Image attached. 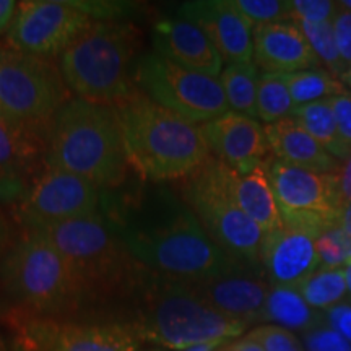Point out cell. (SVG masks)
<instances>
[{
    "mask_svg": "<svg viewBox=\"0 0 351 351\" xmlns=\"http://www.w3.org/2000/svg\"><path fill=\"white\" fill-rule=\"evenodd\" d=\"M7 315H8V306H7L5 298L2 295V291H0V322H2V320H7Z\"/></svg>",
    "mask_w": 351,
    "mask_h": 351,
    "instance_id": "obj_46",
    "label": "cell"
},
{
    "mask_svg": "<svg viewBox=\"0 0 351 351\" xmlns=\"http://www.w3.org/2000/svg\"><path fill=\"white\" fill-rule=\"evenodd\" d=\"M223 343H205V345H197L192 346V348L184 350V351H217Z\"/></svg>",
    "mask_w": 351,
    "mask_h": 351,
    "instance_id": "obj_45",
    "label": "cell"
},
{
    "mask_svg": "<svg viewBox=\"0 0 351 351\" xmlns=\"http://www.w3.org/2000/svg\"><path fill=\"white\" fill-rule=\"evenodd\" d=\"M179 16L199 26L223 62L249 64L254 59L252 25L232 0H192L179 7Z\"/></svg>",
    "mask_w": 351,
    "mask_h": 351,
    "instance_id": "obj_16",
    "label": "cell"
},
{
    "mask_svg": "<svg viewBox=\"0 0 351 351\" xmlns=\"http://www.w3.org/2000/svg\"><path fill=\"white\" fill-rule=\"evenodd\" d=\"M341 7H345L346 10L351 12V0H341V2H339Z\"/></svg>",
    "mask_w": 351,
    "mask_h": 351,
    "instance_id": "obj_49",
    "label": "cell"
},
{
    "mask_svg": "<svg viewBox=\"0 0 351 351\" xmlns=\"http://www.w3.org/2000/svg\"><path fill=\"white\" fill-rule=\"evenodd\" d=\"M29 186L20 179L0 173V204H16L19 205L28 192Z\"/></svg>",
    "mask_w": 351,
    "mask_h": 351,
    "instance_id": "obj_40",
    "label": "cell"
},
{
    "mask_svg": "<svg viewBox=\"0 0 351 351\" xmlns=\"http://www.w3.org/2000/svg\"><path fill=\"white\" fill-rule=\"evenodd\" d=\"M304 345L307 351H351L350 341L327 326L304 333Z\"/></svg>",
    "mask_w": 351,
    "mask_h": 351,
    "instance_id": "obj_35",
    "label": "cell"
},
{
    "mask_svg": "<svg viewBox=\"0 0 351 351\" xmlns=\"http://www.w3.org/2000/svg\"><path fill=\"white\" fill-rule=\"evenodd\" d=\"M0 351H10V348H8V345H7V341L2 339V337H0Z\"/></svg>",
    "mask_w": 351,
    "mask_h": 351,
    "instance_id": "obj_48",
    "label": "cell"
},
{
    "mask_svg": "<svg viewBox=\"0 0 351 351\" xmlns=\"http://www.w3.org/2000/svg\"><path fill=\"white\" fill-rule=\"evenodd\" d=\"M298 293L315 311H327L346 298L345 269H319L296 287Z\"/></svg>",
    "mask_w": 351,
    "mask_h": 351,
    "instance_id": "obj_28",
    "label": "cell"
},
{
    "mask_svg": "<svg viewBox=\"0 0 351 351\" xmlns=\"http://www.w3.org/2000/svg\"><path fill=\"white\" fill-rule=\"evenodd\" d=\"M140 32L125 20H98L60 54L59 67L78 99L116 108L138 90Z\"/></svg>",
    "mask_w": 351,
    "mask_h": 351,
    "instance_id": "obj_7",
    "label": "cell"
},
{
    "mask_svg": "<svg viewBox=\"0 0 351 351\" xmlns=\"http://www.w3.org/2000/svg\"><path fill=\"white\" fill-rule=\"evenodd\" d=\"M287 83L278 73H261L257 88V117L267 124H274L296 111Z\"/></svg>",
    "mask_w": 351,
    "mask_h": 351,
    "instance_id": "obj_29",
    "label": "cell"
},
{
    "mask_svg": "<svg viewBox=\"0 0 351 351\" xmlns=\"http://www.w3.org/2000/svg\"><path fill=\"white\" fill-rule=\"evenodd\" d=\"M271 156L296 168L328 174L339 168L340 161L306 132L293 117L265 125Z\"/></svg>",
    "mask_w": 351,
    "mask_h": 351,
    "instance_id": "obj_22",
    "label": "cell"
},
{
    "mask_svg": "<svg viewBox=\"0 0 351 351\" xmlns=\"http://www.w3.org/2000/svg\"><path fill=\"white\" fill-rule=\"evenodd\" d=\"M322 315L324 326L333 328L351 343V301L340 302V304L324 311Z\"/></svg>",
    "mask_w": 351,
    "mask_h": 351,
    "instance_id": "obj_39",
    "label": "cell"
},
{
    "mask_svg": "<svg viewBox=\"0 0 351 351\" xmlns=\"http://www.w3.org/2000/svg\"><path fill=\"white\" fill-rule=\"evenodd\" d=\"M254 60L263 73H293L322 67L296 23L258 25L252 29Z\"/></svg>",
    "mask_w": 351,
    "mask_h": 351,
    "instance_id": "obj_19",
    "label": "cell"
},
{
    "mask_svg": "<svg viewBox=\"0 0 351 351\" xmlns=\"http://www.w3.org/2000/svg\"><path fill=\"white\" fill-rule=\"evenodd\" d=\"M47 138L0 119V173L32 182L46 169Z\"/></svg>",
    "mask_w": 351,
    "mask_h": 351,
    "instance_id": "obj_23",
    "label": "cell"
},
{
    "mask_svg": "<svg viewBox=\"0 0 351 351\" xmlns=\"http://www.w3.org/2000/svg\"><path fill=\"white\" fill-rule=\"evenodd\" d=\"M257 65L249 64H230L223 69L219 75L223 91H225L228 106L232 112L243 116L257 117V88H258Z\"/></svg>",
    "mask_w": 351,
    "mask_h": 351,
    "instance_id": "obj_26",
    "label": "cell"
},
{
    "mask_svg": "<svg viewBox=\"0 0 351 351\" xmlns=\"http://www.w3.org/2000/svg\"><path fill=\"white\" fill-rule=\"evenodd\" d=\"M103 212V191L80 176L46 166L16 205L21 228L93 217Z\"/></svg>",
    "mask_w": 351,
    "mask_h": 351,
    "instance_id": "obj_14",
    "label": "cell"
},
{
    "mask_svg": "<svg viewBox=\"0 0 351 351\" xmlns=\"http://www.w3.org/2000/svg\"><path fill=\"white\" fill-rule=\"evenodd\" d=\"M95 19L77 0L20 2L7 33L8 47L39 57L60 56Z\"/></svg>",
    "mask_w": 351,
    "mask_h": 351,
    "instance_id": "obj_12",
    "label": "cell"
},
{
    "mask_svg": "<svg viewBox=\"0 0 351 351\" xmlns=\"http://www.w3.org/2000/svg\"><path fill=\"white\" fill-rule=\"evenodd\" d=\"M116 111L130 166L147 181L187 179L212 156L199 124L160 106L140 90L117 104Z\"/></svg>",
    "mask_w": 351,
    "mask_h": 351,
    "instance_id": "obj_4",
    "label": "cell"
},
{
    "mask_svg": "<svg viewBox=\"0 0 351 351\" xmlns=\"http://www.w3.org/2000/svg\"><path fill=\"white\" fill-rule=\"evenodd\" d=\"M70 99L72 91L54 60L0 49V119L47 138L52 121Z\"/></svg>",
    "mask_w": 351,
    "mask_h": 351,
    "instance_id": "obj_8",
    "label": "cell"
},
{
    "mask_svg": "<svg viewBox=\"0 0 351 351\" xmlns=\"http://www.w3.org/2000/svg\"><path fill=\"white\" fill-rule=\"evenodd\" d=\"M181 197L195 213L202 228L228 256L247 267L261 269L265 232L241 210L219 181L213 156L184 181Z\"/></svg>",
    "mask_w": 351,
    "mask_h": 351,
    "instance_id": "obj_9",
    "label": "cell"
},
{
    "mask_svg": "<svg viewBox=\"0 0 351 351\" xmlns=\"http://www.w3.org/2000/svg\"><path fill=\"white\" fill-rule=\"evenodd\" d=\"M197 295L204 298L218 313L251 326L261 322L263 306L271 285L261 269H241L192 285Z\"/></svg>",
    "mask_w": 351,
    "mask_h": 351,
    "instance_id": "obj_18",
    "label": "cell"
},
{
    "mask_svg": "<svg viewBox=\"0 0 351 351\" xmlns=\"http://www.w3.org/2000/svg\"><path fill=\"white\" fill-rule=\"evenodd\" d=\"M111 219L132 257L160 278L195 285L247 267L228 256L207 234L182 197L145 186L112 197L103 192Z\"/></svg>",
    "mask_w": 351,
    "mask_h": 351,
    "instance_id": "obj_1",
    "label": "cell"
},
{
    "mask_svg": "<svg viewBox=\"0 0 351 351\" xmlns=\"http://www.w3.org/2000/svg\"><path fill=\"white\" fill-rule=\"evenodd\" d=\"M130 317L125 324L142 341L171 350H189L205 343H230L247 326L218 313L192 285L171 282L148 274L127 302Z\"/></svg>",
    "mask_w": 351,
    "mask_h": 351,
    "instance_id": "obj_5",
    "label": "cell"
},
{
    "mask_svg": "<svg viewBox=\"0 0 351 351\" xmlns=\"http://www.w3.org/2000/svg\"><path fill=\"white\" fill-rule=\"evenodd\" d=\"M153 351H160V350H153Z\"/></svg>",
    "mask_w": 351,
    "mask_h": 351,
    "instance_id": "obj_51",
    "label": "cell"
},
{
    "mask_svg": "<svg viewBox=\"0 0 351 351\" xmlns=\"http://www.w3.org/2000/svg\"><path fill=\"white\" fill-rule=\"evenodd\" d=\"M34 230L64 254L80 285L88 309L127 306L150 271L132 257L116 228L103 212Z\"/></svg>",
    "mask_w": 351,
    "mask_h": 351,
    "instance_id": "obj_2",
    "label": "cell"
},
{
    "mask_svg": "<svg viewBox=\"0 0 351 351\" xmlns=\"http://www.w3.org/2000/svg\"><path fill=\"white\" fill-rule=\"evenodd\" d=\"M135 80L148 98L194 124L202 125L230 112L218 78L189 70L156 51L140 56Z\"/></svg>",
    "mask_w": 351,
    "mask_h": 351,
    "instance_id": "obj_10",
    "label": "cell"
},
{
    "mask_svg": "<svg viewBox=\"0 0 351 351\" xmlns=\"http://www.w3.org/2000/svg\"><path fill=\"white\" fill-rule=\"evenodd\" d=\"M291 117L302 129L309 132L333 158L343 161L351 155V150L346 147L339 132V127H337L330 98L298 106Z\"/></svg>",
    "mask_w": 351,
    "mask_h": 351,
    "instance_id": "obj_25",
    "label": "cell"
},
{
    "mask_svg": "<svg viewBox=\"0 0 351 351\" xmlns=\"http://www.w3.org/2000/svg\"><path fill=\"white\" fill-rule=\"evenodd\" d=\"M333 191H335V204L341 212L351 204V155L341 161L339 168L332 173Z\"/></svg>",
    "mask_w": 351,
    "mask_h": 351,
    "instance_id": "obj_37",
    "label": "cell"
},
{
    "mask_svg": "<svg viewBox=\"0 0 351 351\" xmlns=\"http://www.w3.org/2000/svg\"><path fill=\"white\" fill-rule=\"evenodd\" d=\"M153 51L189 70L217 78L223 59L199 26L182 16L161 20L153 29Z\"/></svg>",
    "mask_w": 351,
    "mask_h": 351,
    "instance_id": "obj_20",
    "label": "cell"
},
{
    "mask_svg": "<svg viewBox=\"0 0 351 351\" xmlns=\"http://www.w3.org/2000/svg\"><path fill=\"white\" fill-rule=\"evenodd\" d=\"M320 231L285 226L265 236L261 269L271 287H291L320 269L317 238Z\"/></svg>",
    "mask_w": 351,
    "mask_h": 351,
    "instance_id": "obj_17",
    "label": "cell"
},
{
    "mask_svg": "<svg viewBox=\"0 0 351 351\" xmlns=\"http://www.w3.org/2000/svg\"><path fill=\"white\" fill-rule=\"evenodd\" d=\"M287 83L289 95L296 106L315 103L320 99H328L345 91L343 83L337 80L324 67L301 70L293 73H278Z\"/></svg>",
    "mask_w": 351,
    "mask_h": 351,
    "instance_id": "obj_27",
    "label": "cell"
},
{
    "mask_svg": "<svg viewBox=\"0 0 351 351\" xmlns=\"http://www.w3.org/2000/svg\"><path fill=\"white\" fill-rule=\"evenodd\" d=\"M16 8H19V3L13 0H0V36L10 29Z\"/></svg>",
    "mask_w": 351,
    "mask_h": 351,
    "instance_id": "obj_41",
    "label": "cell"
},
{
    "mask_svg": "<svg viewBox=\"0 0 351 351\" xmlns=\"http://www.w3.org/2000/svg\"><path fill=\"white\" fill-rule=\"evenodd\" d=\"M262 345L263 351H304L293 332L278 326H262L249 333Z\"/></svg>",
    "mask_w": 351,
    "mask_h": 351,
    "instance_id": "obj_33",
    "label": "cell"
},
{
    "mask_svg": "<svg viewBox=\"0 0 351 351\" xmlns=\"http://www.w3.org/2000/svg\"><path fill=\"white\" fill-rule=\"evenodd\" d=\"M213 161L219 181L223 182L241 210L261 226L265 236L282 230V213H280L269 174H267V163L258 166L251 173L239 174L238 171L231 169L215 156Z\"/></svg>",
    "mask_w": 351,
    "mask_h": 351,
    "instance_id": "obj_21",
    "label": "cell"
},
{
    "mask_svg": "<svg viewBox=\"0 0 351 351\" xmlns=\"http://www.w3.org/2000/svg\"><path fill=\"white\" fill-rule=\"evenodd\" d=\"M339 226L351 238V204L341 212Z\"/></svg>",
    "mask_w": 351,
    "mask_h": 351,
    "instance_id": "obj_44",
    "label": "cell"
},
{
    "mask_svg": "<svg viewBox=\"0 0 351 351\" xmlns=\"http://www.w3.org/2000/svg\"><path fill=\"white\" fill-rule=\"evenodd\" d=\"M265 168L285 226L322 232L339 225L340 212L335 204L332 173L296 168L274 156Z\"/></svg>",
    "mask_w": 351,
    "mask_h": 351,
    "instance_id": "obj_13",
    "label": "cell"
},
{
    "mask_svg": "<svg viewBox=\"0 0 351 351\" xmlns=\"http://www.w3.org/2000/svg\"><path fill=\"white\" fill-rule=\"evenodd\" d=\"M15 238L16 236L13 232V228L10 226V223H8V219L2 210H0V258L5 256V252L10 249Z\"/></svg>",
    "mask_w": 351,
    "mask_h": 351,
    "instance_id": "obj_42",
    "label": "cell"
},
{
    "mask_svg": "<svg viewBox=\"0 0 351 351\" xmlns=\"http://www.w3.org/2000/svg\"><path fill=\"white\" fill-rule=\"evenodd\" d=\"M261 322H270L289 332L307 333L324 326V315L307 304L296 288L271 287Z\"/></svg>",
    "mask_w": 351,
    "mask_h": 351,
    "instance_id": "obj_24",
    "label": "cell"
},
{
    "mask_svg": "<svg viewBox=\"0 0 351 351\" xmlns=\"http://www.w3.org/2000/svg\"><path fill=\"white\" fill-rule=\"evenodd\" d=\"M298 25L304 38L313 47L315 57L322 67H326L328 73H332L337 80L341 82L345 72L348 70V65L341 59L339 47H337L335 34H333L332 21H322V23H311V21L291 20Z\"/></svg>",
    "mask_w": 351,
    "mask_h": 351,
    "instance_id": "obj_30",
    "label": "cell"
},
{
    "mask_svg": "<svg viewBox=\"0 0 351 351\" xmlns=\"http://www.w3.org/2000/svg\"><path fill=\"white\" fill-rule=\"evenodd\" d=\"M226 350L228 351H263L262 345L258 343L256 339H252L249 333L245 337H243V339L226 343Z\"/></svg>",
    "mask_w": 351,
    "mask_h": 351,
    "instance_id": "obj_43",
    "label": "cell"
},
{
    "mask_svg": "<svg viewBox=\"0 0 351 351\" xmlns=\"http://www.w3.org/2000/svg\"><path fill=\"white\" fill-rule=\"evenodd\" d=\"M46 165L80 176L103 192L121 187L132 166L116 108L70 99L51 124Z\"/></svg>",
    "mask_w": 351,
    "mask_h": 351,
    "instance_id": "obj_3",
    "label": "cell"
},
{
    "mask_svg": "<svg viewBox=\"0 0 351 351\" xmlns=\"http://www.w3.org/2000/svg\"><path fill=\"white\" fill-rule=\"evenodd\" d=\"M10 351H138L140 337L129 324L75 322L8 311Z\"/></svg>",
    "mask_w": 351,
    "mask_h": 351,
    "instance_id": "obj_11",
    "label": "cell"
},
{
    "mask_svg": "<svg viewBox=\"0 0 351 351\" xmlns=\"http://www.w3.org/2000/svg\"><path fill=\"white\" fill-rule=\"evenodd\" d=\"M333 34H335L337 47H339L343 62L351 65V12L339 3L335 16L332 20Z\"/></svg>",
    "mask_w": 351,
    "mask_h": 351,
    "instance_id": "obj_36",
    "label": "cell"
},
{
    "mask_svg": "<svg viewBox=\"0 0 351 351\" xmlns=\"http://www.w3.org/2000/svg\"><path fill=\"white\" fill-rule=\"evenodd\" d=\"M217 351H228V350H226V345H223V346H219V348H218V350H217Z\"/></svg>",
    "mask_w": 351,
    "mask_h": 351,
    "instance_id": "obj_50",
    "label": "cell"
},
{
    "mask_svg": "<svg viewBox=\"0 0 351 351\" xmlns=\"http://www.w3.org/2000/svg\"><path fill=\"white\" fill-rule=\"evenodd\" d=\"M291 20L311 21V23H322L332 21L335 16L339 2L330 0H291Z\"/></svg>",
    "mask_w": 351,
    "mask_h": 351,
    "instance_id": "obj_34",
    "label": "cell"
},
{
    "mask_svg": "<svg viewBox=\"0 0 351 351\" xmlns=\"http://www.w3.org/2000/svg\"><path fill=\"white\" fill-rule=\"evenodd\" d=\"M330 104L341 138L351 150V95L346 91V88L340 95L330 98Z\"/></svg>",
    "mask_w": 351,
    "mask_h": 351,
    "instance_id": "obj_38",
    "label": "cell"
},
{
    "mask_svg": "<svg viewBox=\"0 0 351 351\" xmlns=\"http://www.w3.org/2000/svg\"><path fill=\"white\" fill-rule=\"evenodd\" d=\"M200 127L212 156L239 174L251 173L271 158L265 127L252 117L230 111Z\"/></svg>",
    "mask_w": 351,
    "mask_h": 351,
    "instance_id": "obj_15",
    "label": "cell"
},
{
    "mask_svg": "<svg viewBox=\"0 0 351 351\" xmlns=\"http://www.w3.org/2000/svg\"><path fill=\"white\" fill-rule=\"evenodd\" d=\"M320 269H345L351 262V238L341 228L324 230L317 238Z\"/></svg>",
    "mask_w": 351,
    "mask_h": 351,
    "instance_id": "obj_31",
    "label": "cell"
},
{
    "mask_svg": "<svg viewBox=\"0 0 351 351\" xmlns=\"http://www.w3.org/2000/svg\"><path fill=\"white\" fill-rule=\"evenodd\" d=\"M341 83H343V86L346 88V91L351 95V65L348 67V70L345 72L343 78H341Z\"/></svg>",
    "mask_w": 351,
    "mask_h": 351,
    "instance_id": "obj_47",
    "label": "cell"
},
{
    "mask_svg": "<svg viewBox=\"0 0 351 351\" xmlns=\"http://www.w3.org/2000/svg\"><path fill=\"white\" fill-rule=\"evenodd\" d=\"M234 7L254 26L291 20L289 2L283 0H232Z\"/></svg>",
    "mask_w": 351,
    "mask_h": 351,
    "instance_id": "obj_32",
    "label": "cell"
},
{
    "mask_svg": "<svg viewBox=\"0 0 351 351\" xmlns=\"http://www.w3.org/2000/svg\"><path fill=\"white\" fill-rule=\"evenodd\" d=\"M0 291L8 311L38 317L72 320L86 311L67 258L34 230L23 228L0 258Z\"/></svg>",
    "mask_w": 351,
    "mask_h": 351,
    "instance_id": "obj_6",
    "label": "cell"
}]
</instances>
